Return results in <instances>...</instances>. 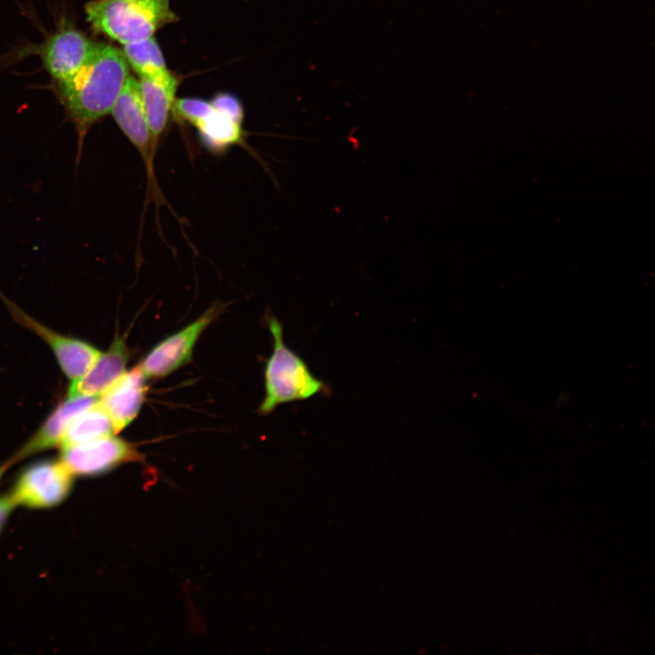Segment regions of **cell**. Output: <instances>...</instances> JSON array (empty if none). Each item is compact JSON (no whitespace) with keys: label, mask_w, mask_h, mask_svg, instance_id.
<instances>
[{"label":"cell","mask_w":655,"mask_h":655,"mask_svg":"<svg viewBox=\"0 0 655 655\" xmlns=\"http://www.w3.org/2000/svg\"><path fill=\"white\" fill-rule=\"evenodd\" d=\"M127 61L113 45L96 44L86 64L56 84L57 95L77 135V161L91 127L111 113L128 77Z\"/></svg>","instance_id":"6da1fadb"},{"label":"cell","mask_w":655,"mask_h":655,"mask_svg":"<svg viewBox=\"0 0 655 655\" xmlns=\"http://www.w3.org/2000/svg\"><path fill=\"white\" fill-rule=\"evenodd\" d=\"M138 83L148 127L158 147L173 112L177 80L175 76L166 80L140 77Z\"/></svg>","instance_id":"4fadbf2b"},{"label":"cell","mask_w":655,"mask_h":655,"mask_svg":"<svg viewBox=\"0 0 655 655\" xmlns=\"http://www.w3.org/2000/svg\"><path fill=\"white\" fill-rule=\"evenodd\" d=\"M0 297L15 321L34 332L47 344L63 373L71 381L81 378L99 356L101 351L93 345L53 330L27 315L1 293Z\"/></svg>","instance_id":"ba28073f"},{"label":"cell","mask_w":655,"mask_h":655,"mask_svg":"<svg viewBox=\"0 0 655 655\" xmlns=\"http://www.w3.org/2000/svg\"><path fill=\"white\" fill-rule=\"evenodd\" d=\"M242 120L243 115L231 113L211 104L210 109L194 126L207 148L213 153H223L233 146L244 143Z\"/></svg>","instance_id":"5bb4252c"},{"label":"cell","mask_w":655,"mask_h":655,"mask_svg":"<svg viewBox=\"0 0 655 655\" xmlns=\"http://www.w3.org/2000/svg\"><path fill=\"white\" fill-rule=\"evenodd\" d=\"M130 356L126 339L115 336L109 348L100 352L90 368L79 378L71 381L67 397H99L126 371Z\"/></svg>","instance_id":"7c38bea8"},{"label":"cell","mask_w":655,"mask_h":655,"mask_svg":"<svg viewBox=\"0 0 655 655\" xmlns=\"http://www.w3.org/2000/svg\"><path fill=\"white\" fill-rule=\"evenodd\" d=\"M74 478L60 459L37 460L19 473L9 495L15 506L54 508L68 497Z\"/></svg>","instance_id":"5b68a950"},{"label":"cell","mask_w":655,"mask_h":655,"mask_svg":"<svg viewBox=\"0 0 655 655\" xmlns=\"http://www.w3.org/2000/svg\"><path fill=\"white\" fill-rule=\"evenodd\" d=\"M211 107V103L198 98H179L174 103L173 112L182 121L192 126Z\"/></svg>","instance_id":"e0dca14e"},{"label":"cell","mask_w":655,"mask_h":655,"mask_svg":"<svg viewBox=\"0 0 655 655\" xmlns=\"http://www.w3.org/2000/svg\"><path fill=\"white\" fill-rule=\"evenodd\" d=\"M59 459L74 477H96L127 463H142L145 455L136 444L110 435L61 448Z\"/></svg>","instance_id":"8992f818"},{"label":"cell","mask_w":655,"mask_h":655,"mask_svg":"<svg viewBox=\"0 0 655 655\" xmlns=\"http://www.w3.org/2000/svg\"><path fill=\"white\" fill-rule=\"evenodd\" d=\"M15 507V504L9 494L0 497V531L4 528Z\"/></svg>","instance_id":"ac0fdd59"},{"label":"cell","mask_w":655,"mask_h":655,"mask_svg":"<svg viewBox=\"0 0 655 655\" xmlns=\"http://www.w3.org/2000/svg\"><path fill=\"white\" fill-rule=\"evenodd\" d=\"M146 377L137 366L125 371L99 397L115 434L125 429L138 415L147 391Z\"/></svg>","instance_id":"30bf717a"},{"label":"cell","mask_w":655,"mask_h":655,"mask_svg":"<svg viewBox=\"0 0 655 655\" xmlns=\"http://www.w3.org/2000/svg\"><path fill=\"white\" fill-rule=\"evenodd\" d=\"M11 465L10 461L3 464L0 466V479H2L3 475L5 474L6 469Z\"/></svg>","instance_id":"d6986e66"},{"label":"cell","mask_w":655,"mask_h":655,"mask_svg":"<svg viewBox=\"0 0 655 655\" xmlns=\"http://www.w3.org/2000/svg\"><path fill=\"white\" fill-rule=\"evenodd\" d=\"M111 114L126 138L136 147L146 167L147 178V195L158 206L166 204L159 187L156 171L155 156L157 146L153 141L146 114L144 111L138 80L128 76L118 95Z\"/></svg>","instance_id":"277c9868"},{"label":"cell","mask_w":655,"mask_h":655,"mask_svg":"<svg viewBox=\"0 0 655 655\" xmlns=\"http://www.w3.org/2000/svg\"><path fill=\"white\" fill-rule=\"evenodd\" d=\"M97 397H67L46 418L39 428L10 459V463L22 460L42 451L60 447L72 420L96 401Z\"/></svg>","instance_id":"8fae6325"},{"label":"cell","mask_w":655,"mask_h":655,"mask_svg":"<svg viewBox=\"0 0 655 655\" xmlns=\"http://www.w3.org/2000/svg\"><path fill=\"white\" fill-rule=\"evenodd\" d=\"M268 328L273 338V350L266 363V394L259 413L267 415L281 404L328 394V386L314 376L304 359L286 345L280 322L271 317Z\"/></svg>","instance_id":"7a4b0ae2"},{"label":"cell","mask_w":655,"mask_h":655,"mask_svg":"<svg viewBox=\"0 0 655 655\" xmlns=\"http://www.w3.org/2000/svg\"><path fill=\"white\" fill-rule=\"evenodd\" d=\"M123 54L139 77L166 80L174 76L166 68L162 52L152 36L124 45Z\"/></svg>","instance_id":"2e32d148"},{"label":"cell","mask_w":655,"mask_h":655,"mask_svg":"<svg viewBox=\"0 0 655 655\" xmlns=\"http://www.w3.org/2000/svg\"><path fill=\"white\" fill-rule=\"evenodd\" d=\"M110 435H116L112 422L97 398L72 420L60 448L89 442Z\"/></svg>","instance_id":"9a60e30c"},{"label":"cell","mask_w":655,"mask_h":655,"mask_svg":"<svg viewBox=\"0 0 655 655\" xmlns=\"http://www.w3.org/2000/svg\"><path fill=\"white\" fill-rule=\"evenodd\" d=\"M95 45L79 30L62 27L43 45L41 56L44 66L56 84L63 83L86 64Z\"/></svg>","instance_id":"9c48e42d"},{"label":"cell","mask_w":655,"mask_h":655,"mask_svg":"<svg viewBox=\"0 0 655 655\" xmlns=\"http://www.w3.org/2000/svg\"><path fill=\"white\" fill-rule=\"evenodd\" d=\"M223 307L218 303L210 306L193 322L155 346L137 365L146 378H164L188 363L198 338Z\"/></svg>","instance_id":"52a82bcc"},{"label":"cell","mask_w":655,"mask_h":655,"mask_svg":"<svg viewBox=\"0 0 655 655\" xmlns=\"http://www.w3.org/2000/svg\"><path fill=\"white\" fill-rule=\"evenodd\" d=\"M85 11L96 31L122 45L151 37L176 20L170 0H93Z\"/></svg>","instance_id":"3957f363"}]
</instances>
